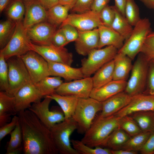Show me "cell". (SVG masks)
I'll return each mask as SVG.
<instances>
[{"instance_id":"7","label":"cell","mask_w":154,"mask_h":154,"mask_svg":"<svg viewBox=\"0 0 154 154\" xmlns=\"http://www.w3.org/2000/svg\"><path fill=\"white\" fill-rule=\"evenodd\" d=\"M118 50L115 47L108 46L91 51L87 58L81 60L80 68L84 77H91L104 65L114 59Z\"/></svg>"},{"instance_id":"14","label":"cell","mask_w":154,"mask_h":154,"mask_svg":"<svg viewBox=\"0 0 154 154\" xmlns=\"http://www.w3.org/2000/svg\"><path fill=\"white\" fill-rule=\"evenodd\" d=\"M65 24L71 25L80 31L90 30L104 25L100 14L91 10L82 13L69 14L60 26Z\"/></svg>"},{"instance_id":"43","label":"cell","mask_w":154,"mask_h":154,"mask_svg":"<svg viewBox=\"0 0 154 154\" xmlns=\"http://www.w3.org/2000/svg\"><path fill=\"white\" fill-rule=\"evenodd\" d=\"M65 36L68 44L75 41L78 36V30L74 27L69 24L60 26L59 28Z\"/></svg>"},{"instance_id":"12","label":"cell","mask_w":154,"mask_h":154,"mask_svg":"<svg viewBox=\"0 0 154 154\" xmlns=\"http://www.w3.org/2000/svg\"><path fill=\"white\" fill-rule=\"evenodd\" d=\"M31 50L40 55L46 60L61 63L71 66L73 62L72 53L64 47H58L52 44L40 45L31 42L29 44Z\"/></svg>"},{"instance_id":"55","label":"cell","mask_w":154,"mask_h":154,"mask_svg":"<svg viewBox=\"0 0 154 154\" xmlns=\"http://www.w3.org/2000/svg\"><path fill=\"white\" fill-rule=\"evenodd\" d=\"M9 0H0V12L1 13L8 5Z\"/></svg>"},{"instance_id":"54","label":"cell","mask_w":154,"mask_h":154,"mask_svg":"<svg viewBox=\"0 0 154 154\" xmlns=\"http://www.w3.org/2000/svg\"><path fill=\"white\" fill-rule=\"evenodd\" d=\"M147 8L154 9V0H139Z\"/></svg>"},{"instance_id":"41","label":"cell","mask_w":154,"mask_h":154,"mask_svg":"<svg viewBox=\"0 0 154 154\" xmlns=\"http://www.w3.org/2000/svg\"><path fill=\"white\" fill-rule=\"evenodd\" d=\"M115 15L114 6L107 5L100 13V18L104 25L111 27Z\"/></svg>"},{"instance_id":"4","label":"cell","mask_w":154,"mask_h":154,"mask_svg":"<svg viewBox=\"0 0 154 154\" xmlns=\"http://www.w3.org/2000/svg\"><path fill=\"white\" fill-rule=\"evenodd\" d=\"M134 27L130 36L118 52L126 55L132 60L140 52L146 38L152 32L151 23L146 18L141 19Z\"/></svg>"},{"instance_id":"52","label":"cell","mask_w":154,"mask_h":154,"mask_svg":"<svg viewBox=\"0 0 154 154\" xmlns=\"http://www.w3.org/2000/svg\"><path fill=\"white\" fill-rule=\"evenodd\" d=\"M112 154H136L138 151H129L122 149L116 150H111Z\"/></svg>"},{"instance_id":"27","label":"cell","mask_w":154,"mask_h":154,"mask_svg":"<svg viewBox=\"0 0 154 154\" xmlns=\"http://www.w3.org/2000/svg\"><path fill=\"white\" fill-rule=\"evenodd\" d=\"M46 96L54 100L58 104L64 113L65 119L72 117L79 99L70 96L61 95L55 93Z\"/></svg>"},{"instance_id":"19","label":"cell","mask_w":154,"mask_h":154,"mask_svg":"<svg viewBox=\"0 0 154 154\" xmlns=\"http://www.w3.org/2000/svg\"><path fill=\"white\" fill-rule=\"evenodd\" d=\"M78 31V36L75 41L76 52L82 56L88 55L92 50L97 48L99 40L98 28L92 30Z\"/></svg>"},{"instance_id":"8","label":"cell","mask_w":154,"mask_h":154,"mask_svg":"<svg viewBox=\"0 0 154 154\" xmlns=\"http://www.w3.org/2000/svg\"><path fill=\"white\" fill-rule=\"evenodd\" d=\"M6 61L8 66L9 87L6 93L11 96H14L22 87L32 82L20 56H14Z\"/></svg>"},{"instance_id":"45","label":"cell","mask_w":154,"mask_h":154,"mask_svg":"<svg viewBox=\"0 0 154 154\" xmlns=\"http://www.w3.org/2000/svg\"><path fill=\"white\" fill-rule=\"evenodd\" d=\"M19 122L18 116H14L11 121L4 125L0 127V141L7 135L10 134L15 129Z\"/></svg>"},{"instance_id":"24","label":"cell","mask_w":154,"mask_h":154,"mask_svg":"<svg viewBox=\"0 0 154 154\" xmlns=\"http://www.w3.org/2000/svg\"><path fill=\"white\" fill-rule=\"evenodd\" d=\"M114 60L113 80L127 81L132 67V60L126 55L118 52Z\"/></svg>"},{"instance_id":"5","label":"cell","mask_w":154,"mask_h":154,"mask_svg":"<svg viewBox=\"0 0 154 154\" xmlns=\"http://www.w3.org/2000/svg\"><path fill=\"white\" fill-rule=\"evenodd\" d=\"M77 128V124L72 117L55 124L50 129L52 137L58 153L79 154L71 145L70 137Z\"/></svg>"},{"instance_id":"3","label":"cell","mask_w":154,"mask_h":154,"mask_svg":"<svg viewBox=\"0 0 154 154\" xmlns=\"http://www.w3.org/2000/svg\"><path fill=\"white\" fill-rule=\"evenodd\" d=\"M102 102L89 97L79 99L72 117L77 125L78 133L84 134L89 129L97 113L101 111Z\"/></svg>"},{"instance_id":"6","label":"cell","mask_w":154,"mask_h":154,"mask_svg":"<svg viewBox=\"0 0 154 154\" xmlns=\"http://www.w3.org/2000/svg\"><path fill=\"white\" fill-rule=\"evenodd\" d=\"M149 61L139 53L133 64L124 91L131 96L143 93L146 88Z\"/></svg>"},{"instance_id":"30","label":"cell","mask_w":154,"mask_h":154,"mask_svg":"<svg viewBox=\"0 0 154 154\" xmlns=\"http://www.w3.org/2000/svg\"><path fill=\"white\" fill-rule=\"evenodd\" d=\"M129 115L136 122L142 131H154V110L138 111Z\"/></svg>"},{"instance_id":"49","label":"cell","mask_w":154,"mask_h":154,"mask_svg":"<svg viewBox=\"0 0 154 154\" xmlns=\"http://www.w3.org/2000/svg\"><path fill=\"white\" fill-rule=\"evenodd\" d=\"M110 0H94L90 10L100 14L102 10L107 5Z\"/></svg>"},{"instance_id":"50","label":"cell","mask_w":154,"mask_h":154,"mask_svg":"<svg viewBox=\"0 0 154 154\" xmlns=\"http://www.w3.org/2000/svg\"><path fill=\"white\" fill-rule=\"evenodd\" d=\"M38 1L46 10L59 4V0H38Z\"/></svg>"},{"instance_id":"42","label":"cell","mask_w":154,"mask_h":154,"mask_svg":"<svg viewBox=\"0 0 154 154\" xmlns=\"http://www.w3.org/2000/svg\"><path fill=\"white\" fill-rule=\"evenodd\" d=\"M147 59L150 61L154 60V37L148 35L140 50Z\"/></svg>"},{"instance_id":"26","label":"cell","mask_w":154,"mask_h":154,"mask_svg":"<svg viewBox=\"0 0 154 154\" xmlns=\"http://www.w3.org/2000/svg\"><path fill=\"white\" fill-rule=\"evenodd\" d=\"M114 69V59L99 69L92 77L93 88H99L113 80Z\"/></svg>"},{"instance_id":"53","label":"cell","mask_w":154,"mask_h":154,"mask_svg":"<svg viewBox=\"0 0 154 154\" xmlns=\"http://www.w3.org/2000/svg\"><path fill=\"white\" fill-rule=\"evenodd\" d=\"M77 0H59V4L65 6H69L71 9L74 7Z\"/></svg>"},{"instance_id":"36","label":"cell","mask_w":154,"mask_h":154,"mask_svg":"<svg viewBox=\"0 0 154 154\" xmlns=\"http://www.w3.org/2000/svg\"><path fill=\"white\" fill-rule=\"evenodd\" d=\"M16 22L9 19L0 23V47L4 48L10 40L15 28Z\"/></svg>"},{"instance_id":"21","label":"cell","mask_w":154,"mask_h":154,"mask_svg":"<svg viewBox=\"0 0 154 154\" xmlns=\"http://www.w3.org/2000/svg\"><path fill=\"white\" fill-rule=\"evenodd\" d=\"M47 61L50 76L60 77L66 82L84 78L81 68H75L64 64Z\"/></svg>"},{"instance_id":"46","label":"cell","mask_w":154,"mask_h":154,"mask_svg":"<svg viewBox=\"0 0 154 154\" xmlns=\"http://www.w3.org/2000/svg\"><path fill=\"white\" fill-rule=\"evenodd\" d=\"M94 0H77L70 10L73 12L82 13L90 10Z\"/></svg>"},{"instance_id":"22","label":"cell","mask_w":154,"mask_h":154,"mask_svg":"<svg viewBox=\"0 0 154 154\" xmlns=\"http://www.w3.org/2000/svg\"><path fill=\"white\" fill-rule=\"evenodd\" d=\"M127 81L113 80L98 88H93L90 97L102 102L116 94L124 91Z\"/></svg>"},{"instance_id":"28","label":"cell","mask_w":154,"mask_h":154,"mask_svg":"<svg viewBox=\"0 0 154 154\" xmlns=\"http://www.w3.org/2000/svg\"><path fill=\"white\" fill-rule=\"evenodd\" d=\"M131 137L124 130L119 127L114 130L110 135L102 147L112 150L120 149Z\"/></svg>"},{"instance_id":"51","label":"cell","mask_w":154,"mask_h":154,"mask_svg":"<svg viewBox=\"0 0 154 154\" xmlns=\"http://www.w3.org/2000/svg\"><path fill=\"white\" fill-rule=\"evenodd\" d=\"M115 6L118 11L125 17V10L126 0H114Z\"/></svg>"},{"instance_id":"39","label":"cell","mask_w":154,"mask_h":154,"mask_svg":"<svg viewBox=\"0 0 154 154\" xmlns=\"http://www.w3.org/2000/svg\"><path fill=\"white\" fill-rule=\"evenodd\" d=\"M10 134V138L7 147L6 154H9L13 150L23 146L22 135L19 122Z\"/></svg>"},{"instance_id":"56","label":"cell","mask_w":154,"mask_h":154,"mask_svg":"<svg viewBox=\"0 0 154 154\" xmlns=\"http://www.w3.org/2000/svg\"><path fill=\"white\" fill-rule=\"evenodd\" d=\"M22 152H23V146L13 150L9 154H19L22 153Z\"/></svg>"},{"instance_id":"16","label":"cell","mask_w":154,"mask_h":154,"mask_svg":"<svg viewBox=\"0 0 154 154\" xmlns=\"http://www.w3.org/2000/svg\"><path fill=\"white\" fill-rule=\"evenodd\" d=\"M57 27L47 21L36 24L27 29V35L31 41L40 45L52 44L53 37Z\"/></svg>"},{"instance_id":"15","label":"cell","mask_w":154,"mask_h":154,"mask_svg":"<svg viewBox=\"0 0 154 154\" xmlns=\"http://www.w3.org/2000/svg\"><path fill=\"white\" fill-rule=\"evenodd\" d=\"M14 97L15 109L17 113L29 109L32 103L40 102L44 98L33 83L22 87Z\"/></svg>"},{"instance_id":"44","label":"cell","mask_w":154,"mask_h":154,"mask_svg":"<svg viewBox=\"0 0 154 154\" xmlns=\"http://www.w3.org/2000/svg\"><path fill=\"white\" fill-rule=\"evenodd\" d=\"M143 93L154 95V63L149 61L146 85Z\"/></svg>"},{"instance_id":"11","label":"cell","mask_w":154,"mask_h":154,"mask_svg":"<svg viewBox=\"0 0 154 154\" xmlns=\"http://www.w3.org/2000/svg\"><path fill=\"white\" fill-rule=\"evenodd\" d=\"M20 56L33 84H35L43 78L50 76L48 62L37 52L30 50Z\"/></svg>"},{"instance_id":"38","label":"cell","mask_w":154,"mask_h":154,"mask_svg":"<svg viewBox=\"0 0 154 154\" xmlns=\"http://www.w3.org/2000/svg\"><path fill=\"white\" fill-rule=\"evenodd\" d=\"M125 15L132 26H134L141 19L139 8L134 0H126Z\"/></svg>"},{"instance_id":"35","label":"cell","mask_w":154,"mask_h":154,"mask_svg":"<svg viewBox=\"0 0 154 154\" xmlns=\"http://www.w3.org/2000/svg\"><path fill=\"white\" fill-rule=\"evenodd\" d=\"M73 148L79 154H112L111 150L98 146L93 148L84 143L81 140H71Z\"/></svg>"},{"instance_id":"60","label":"cell","mask_w":154,"mask_h":154,"mask_svg":"<svg viewBox=\"0 0 154 154\" xmlns=\"http://www.w3.org/2000/svg\"><path fill=\"white\" fill-rule=\"evenodd\" d=\"M24 0V1H25V0Z\"/></svg>"},{"instance_id":"13","label":"cell","mask_w":154,"mask_h":154,"mask_svg":"<svg viewBox=\"0 0 154 154\" xmlns=\"http://www.w3.org/2000/svg\"><path fill=\"white\" fill-rule=\"evenodd\" d=\"M93 88L91 77L63 82L56 89L55 93L63 96L74 97L78 99L90 97Z\"/></svg>"},{"instance_id":"17","label":"cell","mask_w":154,"mask_h":154,"mask_svg":"<svg viewBox=\"0 0 154 154\" xmlns=\"http://www.w3.org/2000/svg\"><path fill=\"white\" fill-rule=\"evenodd\" d=\"M154 110V95L142 93L132 96L128 104L114 114L120 117L135 112Z\"/></svg>"},{"instance_id":"47","label":"cell","mask_w":154,"mask_h":154,"mask_svg":"<svg viewBox=\"0 0 154 154\" xmlns=\"http://www.w3.org/2000/svg\"><path fill=\"white\" fill-rule=\"evenodd\" d=\"M52 44L58 47H64L68 44L64 35L59 29L54 34L52 39Z\"/></svg>"},{"instance_id":"29","label":"cell","mask_w":154,"mask_h":154,"mask_svg":"<svg viewBox=\"0 0 154 154\" xmlns=\"http://www.w3.org/2000/svg\"><path fill=\"white\" fill-rule=\"evenodd\" d=\"M71 9L69 6L56 5L47 10L46 21L57 27L60 25L67 18Z\"/></svg>"},{"instance_id":"18","label":"cell","mask_w":154,"mask_h":154,"mask_svg":"<svg viewBox=\"0 0 154 154\" xmlns=\"http://www.w3.org/2000/svg\"><path fill=\"white\" fill-rule=\"evenodd\" d=\"M25 11L23 24L27 29L38 23L46 21V10L38 0L24 1Z\"/></svg>"},{"instance_id":"34","label":"cell","mask_w":154,"mask_h":154,"mask_svg":"<svg viewBox=\"0 0 154 154\" xmlns=\"http://www.w3.org/2000/svg\"><path fill=\"white\" fill-rule=\"evenodd\" d=\"M25 11V5L22 0H13L6 12L9 19L17 23L22 20Z\"/></svg>"},{"instance_id":"31","label":"cell","mask_w":154,"mask_h":154,"mask_svg":"<svg viewBox=\"0 0 154 154\" xmlns=\"http://www.w3.org/2000/svg\"><path fill=\"white\" fill-rule=\"evenodd\" d=\"M63 82L58 76L46 77L34 84L41 94L45 96L55 93V90Z\"/></svg>"},{"instance_id":"40","label":"cell","mask_w":154,"mask_h":154,"mask_svg":"<svg viewBox=\"0 0 154 154\" xmlns=\"http://www.w3.org/2000/svg\"><path fill=\"white\" fill-rule=\"evenodd\" d=\"M9 84L8 69L6 60L0 55V90L7 92L9 90Z\"/></svg>"},{"instance_id":"57","label":"cell","mask_w":154,"mask_h":154,"mask_svg":"<svg viewBox=\"0 0 154 154\" xmlns=\"http://www.w3.org/2000/svg\"><path fill=\"white\" fill-rule=\"evenodd\" d=\"M149 35L152 36L154 37V32L152 31Z\"/></svg>"},{"instance_id":"2","label":"cell","mask_w":154,"mask_h":154,"mask_svg":"<svg viewBox=\"0 0 154 154\" xmlns=\"http://www.w3.org/2000/svg\"><path fill=\"white\" fill-rule=\"evenodd\" d=\"M119 117L114 114L94 120L81 141L91 147H102L111 133L119 127Z\"/></svg>"},{"instance_id":"23","label":"cell","mask_w":154,"mask_h":154,"mask_svg":"<svg viewBox=\"0 0 154 154\" xmlns=\"http://www.w3.org/2000/svg\"><path fill=\"white\" fill-rule=\"evenodd\" d=\"M98 29L99 40L97 48L112 46L119 50L122 47L125 40L117 32L112 28L104 25L99 26Z\"/></svg>"},{"instance_id":"25","label":"cell","mask_w":154,"mask_h":154,"mask_svg":"<svg viewBox=\"0 0 154 154\" xmlns=\"http://www.w3.org/2000/svg\"><path fill=\"white\" fill-rule=\"evenodd\" d=\"M14 96L3 91L0 92V127L9 122L11 116L17 114Z\"/></svg>"},{"instance_id":"9","label":"cell","mask_w":154,"mask_h":154,"mask_svg":"<svg viewBox=\"0 0 154 154\" xmlns=\"http://www.w3.org/2000/svg\"><path fill=\"white\" fill-rule=\"evenodd\" d=\"M32 42L24 27L23 20L16 23L14 32L8 42L0 50V55L6 60L15 56H21L31 50L29 46Z\"/></svg>"},{"instance_id":"1","label":"cell","mask_w":154,"mask_h":154,"mask_svg":"<svg viewBox=\"0 0 154 154\" xmlns=\"http://www.w3.org/2000/svg\"><path fill=\"white\" fill-rule=\"evenodd\" d=\"M23 137L24 154H57L50 130L29 109L17 114Z\"/></svg>"},{"instance_id":"37","label":"cell","mask_w":154,"mask_h":154,"mask_svg":"<svg viewBox=\"0 0 154 154\" xmlns=\"http://www.w3.org/2000/svg\"><path fill=\"white\" fill-rule=\"evenodd\" d=\"M119 126L131 137L142 131L136 122L129 115L119 117Z\"/></svg>"},{"instance_id":"20","label":"cell","mask_w":154,"mask_h":154,"mask_svg":"<svg viewBox=\"0 0 154 154\" xmlns=\"http://www.w3.org/2000/svg\"><path fill=\"white\" fill-rule=\"evenodd\" d=\"M132 97L124 91L102 102L101 112L96 118H102L115 114L127 105Z\"/></svg>"},{"instance_id":"33","label":"cell","mask_w":154,"mask_h":154,"mask_svg":"<svg viewBox=\"0 0 154 154\" xmlns=\"http://www.w3.org/2000/svg\"><path fill=\"white\" fill-rule=\"evenodd\" d=\"M151 133L142 131L131 137L120 149L133 151H139L145 144Z\"/></svg>"},{"instance_id":"32","label":"cell","mask_w":154,"mask_h":154,"mask_svg":"<svg viewBox=\"0 0 154 154\" xmlns=\"http://www.w3.org/2000/svg\"><path fill=\"white\" fill-rule=\"evenodd\" d=\"M114 7L115 17L111 27L121 35L125 41L130 36L133 28L125 17Z\"/></svg>"},{"instance_id":"58","label":"cell","mask_w":154,"mask_h":154,"mask_svg":"<svg viewBox=\"0 0 154 154\" xmlns=\"http://www.w3.org/2000/svg\"><path fill=\"white\" fill-rule=\"evenodd\" d=\"M151 61H152V62H153V63H154V60H152Z\"/></svg>"},{"instance_id":"10","label":"cell","mask_w":154,"mask_h":154,"mask_svg":"<svg viewBox=\"0 0 154 154\" xmlns=\"http://www.w3.org/2000/svg\"><path fill=\"white\" fill-rule=\"evenodd\" d=\"M42 101L32 104L29 110L33 112L40 120L50 130L56 124L65 120L62 111L56 107L52 110L49 106L52 100L47 96L44 97Z\"/></svg>"},{"instance_id":"48","label":"cell","mask_w":154,"mask_h":154,"mask_svg":"<svg viewBox=\"0 0 154 154\" xmlns=\"http://www.w3.org/2000/svg\"><path fill=\"white\" fill-rule=\"evenodd\" d=\"M139 151L142 154H153L154 151V131L151 133L145 144Z\"/></svg>"},{"instance_id":"59","label":"cell","mask_w":154,"mask_h":154,"mask_svg":"<svg viewBox=\"0 0 154 154\" xmlns=\"http://www.w3.org/2000/svg\"><path fill=\"white\" fill-rule=\"evenodd\" d=\"M153 154H154V152H153Z\"/></svg>"}]
</instances>
